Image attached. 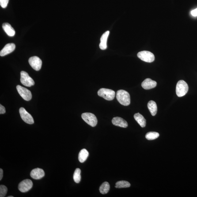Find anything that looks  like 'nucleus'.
<instances>
[{
  "label": "nucleus",
  "instance_id": "1",
  "mask_svg": "<svg viewBox=\"0 0 197 197\" xmlns=\"http://www.w3.org/2000/svg\"><path fill=\"white\" fill-rule=\"evenodd\" d=\"M116 97L119 102L122 105L127 106L130 103V94L126 91L119 90L116 92Z\"/></svg>",
  "mask_w": 197,
  "mask_h": 197
},
{
  "label": "nucleus",
  "instance_id": "2",
  "mask_svg": "<svg viewBox=\"0 0 197 197\" xmlns=\"http://www.w3.org/2000/svg\"><path fill=\"white\" fill-rule=\"evenodd\" d=\"M188 90V85L183 80L179 81L176 87V93L178 97L184 96L187 93Z\"/></svg>",
  "mask_w": 197,
  "mask_h": 197
},
{
  "label": "nucleus",
  "instance_id": "3",
  "mask_svg": "<svg viewBox=\"0 0 197 197\" xmlns=\"http://www.w3.org/2000/svg\"><path fill=\"white\" fill-rule=\"evenodd\" d=\"M97 94L106 100H112L114 98L115 93L114 91L111 89L102 88L98 91Z\"/></svg>",
  "mask_w": 197,
  "mask_h": 197
},
{
  "label": "nucleus",
  "instance_id": "4",
  "mask_svg": "<svg viewBox=\"0 0 197 197\" xmlns=\"http://www.w3.org/2000/svg\"><path fill=\"white\" fill-rule=\"evenodd\" d=\"M81 117L83 120L92 127H95L97 125V119L93 114L89 112L84 113L81 115Z\"/></svg>",
  "mask_w": 197,
  "mask_h": 197
},
{
  "label": "nucleus",
  "instance_id": "5",
  "mask_svg": "<svg viewBox=\"0 0 197 197\" xmlns=\"http://www.w3.org/2000/svg\"><path fill=\"white\" fill-rule=\"evenodd\" d=\"M137 56L142 61L147 62H153L155 60L154 54L148 51H140L137 54Z\"/></svg>",
  "mask_w": 197,
  "mask_h": 197
},
{
  "label": "nucleus",
  "instance_id": "6",
  "mask_svg": "<svg viewBox=\"0 0 197 197\" xmlns=\"http://www.w3.org/2000/svg\"><path fill=\"white\" fill-rule=\"evenodd\" d=\"M20 81L21 83L24 86L30 87L35 85V81L26 72L22 71L21 72Z\"/></svg>",
  "mask_w": 197,
  "mask_h": 197
},
{
  "label": "nucleus",
  "instance_id": "7",
  "mask_svg": "<svg viewBox=\"0 0 197 197\" xmlns=\"http://www.w3.org/2000/svg\"><path fill=\"white\" fill-rule=\"evenodd\" d=\"M17 89L19 94L22 97L23 99L26 101H29L32 98V94L30 91L27 88L22 87L21 85H18Z\"/></svg>",
  "mask_w": 197,
  "mask_h": 197
},
{
  "label": "nucleus",
  "instance_id": "8",
  "mask_svg": "<svg viewBox=\"0 0 197 197\" xmlns=\"http://www.w3.org/2000/svg\"><path fill=\"white\" fill-rule=\"evenodd\" d=\"M20 116L24 121L29 124H32L34 123L33 118L30 114L23 107H21L19 110Z\"/></svg>",
  "mask_w": 197,
  "mask_h": 197
},
{
  "label": "nucleus",
  "instance_id": "9",
  "mask_svg": "<svg viewBox=\"0 0 197 197\" xmlns=\"http://www.w3.org/2000/svg\"><path fill=\"white\" fill-rule=\"evenodd\" d=\"M33 183L30 180L26 179L19 184L18 189L22 192H26L32 188Z\"/></svg>",
  "mask_w": 197,
  "mask_h": 197
},
{
  "label": "nucleus",
  "instance_id": "10",
  "mask_svg": "<svg viewBox=\"0 0 197 197\" xmlns=\"http://www.w3.org/2000/svg\"><path fill=\"white\" fill-rule=\"evenodd\" d=\"M28 62L32 68L37 71L41 69L42 62L41 59L37 56L31 57L28 60Z\"/></svg>",
  "mask_w": 197,
  "mask_h": 197
},
{
  "label": "nucleus",
  "instance_id": "11",
  "mask_svg": "<svg viewBox=\"0 0 197 197\" xmlns=\"http://www.w3.org/2000/svg\"><path fill=\"white\" fill-rule=\"evenodd\" d=\"M16 48V45L14 43H9L6 44L0 52L1 56H5L13 52Z\"/></svg>",
  "mask_w": 197,
  "mask_h": 197
},
{
  "label": "nucleus",
  "instance_id": "12",
  "mask_svg": "<svg viewBox=\"0 0 197 197\" xmlns=\"http://www.w3.org/2000/svg\"><path fill=\"white\" fill-rule=\"evenodd\" d=\"M30 176L32 179L39 180L45 176V172L43 169L37 168L32 170L30 172Z\"/></svg>",
  "mask_w": 197,
  "mask_h": 197
},
{
  "label": "nucleus",
  "instance_id": "13",
  "mask_svg": "<svg viewBox=\"0 0 197 197\" xmlns=\"http://www.w3.org/2000/svg\"><path fill=\"white\" fill-rule=\"evenodd\" d=\"M157 83L149 78L145 80L141 84L142 88L145 89H150L155 87Z\"/></svg>",
  "mask_w": 197,
  "mask_h": 197
},
{
  "label": "nucleus",
  "instance_id": "14",
  "mask_svg": "<svg viewBox=\"0 0 197 197\" xmlns=\"http://www.w3.org/2000/svg\"><path fill=\"white\" fill-rule=\"evenodd\" d=\"M112 122L114 125L119 127L126 128L128 126L127 122L123 118L119 117H115L113 118Z\"/></svg>",
  "mask_w": 197,
  "mask_h": 197
},
{
  "label": "nucleus",
  "instance_id": "15",
  "mask_svg": "<svg viewBox=\"0 0 197 197\" xmlns=\"http://www.w3.org/2000/svg\"><path fill=\"white\" fill-rule=\"evenodd\" d=\"M110 34L109 31H107L102 35L100 38V47L102 50H105L107 47V41Z\"/></svg>",
  "mask_w": 197,
  "mask_h": 197
},
{
  "label": "nucleus",
  "instance_id": "16",
  "mask_svg": "<svg viewBox=\"0 0 197 197\" xmlns=\"http://www.w3.org/2000/svg\"><path fill=\"white\" fill-rule=\"evenodd\" d=\"M2 28L8 36L13 37L15 35V31L9 23H4L2 24Z\"/></svg>",
  "mask_w": 197,
  "mask_h": 197
},
{
  "label": "nucleus",
  "instance_id": "17",
  "mask_svg": "<svg viewBox=\"0 0 197 197\" xmlns=\"http://www.w3.org/2000/svg\"><path fill=\"white\" fill-rule=\"evenodd\" d=\"M134 118L141 127H145L146 125V119L140 114L138 113L135 114L134 115Z\"/></svg>",
  "mask_w": 197,
  "mask_h": 197
},
{
  "label": "nucleus",
  "instance_id": "18",
  "mask_svg": "<svg viewBox=\"0 0 197 197\" xmlns=\"http://www.w3.org/2000/svg\"><path fill=\"white\" fill-rule=\"evenodd\" d=\"M148 108L152 116H154L157 114V107L155 102L151 100L148 104Z\"/></svg>",
  "mask_w": 197,
  "mask_h": 197
},
{
  "label": "nucleus",
  "instance_id": "19",
  "mask_svg": "<svg viewBox=\"0 0 197 197\" xmlns=\"http://www.w3.org/2000/svg\"><path fill=\"white\" fill-rule=\"evenodd\" d=\"M89 156V153L86 149H83L80 151L79 154V161L81 163L84 162L86 161Z\"/></svg>",
  "mask_w": 197,
  "mask_h": 197
},
{
  "label": "nucleus",
  "instance_id": "20",
  "mask_svg": "<svg viewBox=\"0 0 197 197\" xmlns=\"http://www.w3.org/2000/svg\"><path fill=\"white\" fill-rule=\"evenodd\" d=\"M110 184L107 182H105L101 185L100 188V192L102 194H106L109 191Z\"/></svg>",
  "mask_w": 197,
  "mask_h": 197
},
{
  "label": "nucleus",
  "instance_id": "21",
  "mask_svg": "<svg viewBox=\"0 0 197 197\" xmlns=\"http://www.w3.org/2000/svg\"><path fill=\"white\" fill-rule=\"evenodd\" d=\"M115 184V188H128L131 185L129 182L126 181H120L117 182Z\"/></svg>",
  "mask_w": 197,
  "mask_h": 197
},
{
  "label": "nucleus",
  "instance_id": "22",
  "mask_svg": "<svg viewBox=\"0 0 197 197\" xmlns=\"http://www.w3.org/2000/svg\"><path fill=\"white\" fill-rule=\"evenodd\" d=\"M81 170L79 168H77L74 171L73 177L74 182L76 183H79L81 181Z\"/></svg>",
  "mask_w": 197,
  "mask_h": 197
},
{
  "label": "nucleus",
  "instance_id": "23",
  "mask_svg": "<svg viewBox=\"0 0 197 197\" xmlns=\"http://www.w3.org/2000/svg\"><path fill=\"white\" fill-rule=\"evenodd\" d=\"M159 136L158 133L156 132H150L148 133L145 135L146 138L149 140H152L157 139Z\"/></svg>",
  "mask_w": 197,
  "mask_h": 197
},
{
  "label": "nucleus",
  "instance_id": "24",
  "mask_svg": "<svg viewBox=\"0 0 197 197\" xmlns=\"http://www.w3.org/2000/svg\"><path fill=\"white\" fill-rule=\"evenodd\" d=\"M7 192V188L6 186L2 185H0V197H5Z\"/></svg>",
  "mask_w": 197,
  "mask_h": 197
},
{
  "label": "nucleus",
  "instance_id": "25",
  "mask_svg": "<svg viewBox=\"0 0 197 197\" xmlns=\"http://www.w3.org/2000/svg\"><path fill=\"white\" fill-rule=\"evenodd\" d=\"M9 2V0H0V5L2 8H6Z\"/></svg>",
  "mask_w": 197,
  "mask_h": 197
},
{
  "label": "nucleus",
  "instance_id": "26",
  "mask_svg": "<svg viewBox=\"0 0 197 197\" xmlns=\"http://www.w3.org/2000/svg\"><path fill=\"white\" fill-rule=\"evenodd\" d=\"M6 112V110H5V107L2 105V104L0 105V114H5Z\"/></svg>",
  "mask_w": 197,
  "mask_h": 197
},
{
  "label": "nucleus",
  "instance_id": "27",
  "mask_svg": "<svg viewBox=\"0 0 197 197\" xmlns=\"http://www.w3.org/2000/svg\"><path fill=\"white\" fill-rule=\"evenodd\" d=\"M191 14L194 17H196L197 16V8L192 11Z\"/></svg>",
  "mask_w": 197,
  "mask_h": 197
},
{
  "label": "nucleus",
  "instance_id": "28",
  "mask_svg": "<svg viewBox=\"0 0 197 197\" xmlns=\"http://www.w3.org/2000/svg\"><path fill=\"white\" fill-rule=\"evenodd\" d=\"M3 176V171L2 169H0V180H2Z\"/></svg>",
  "mask_w": 197,
  "mask_h": 197
},
{
  "label": "nucleus",
  "instance_id": "29",
  "mask_svg": "<svg viewBox=\"0 0 197 197\" xmlns=\"http://www.w3.org/2000/svg\"><path fill=\"white\" fill-rule=\"evenodd\" d=\"M8 197H14V196H9Z\"/></svg>",
  "mask_w": 197,
  "mask_h": 197
}]
</instances>
